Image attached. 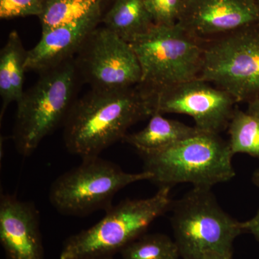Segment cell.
<instances>
[{"instance_id": "cell-13", "label": "cell", "mask_w": 259, "mask_h": 259, "mask_svg": "<svg viewBox=\"0 0 259 259\" xmlns=\"http://www.w3.org/2000/svg\"><path fill=\"white\" fill-rule=\"evenodd\" d=\"M102 18V7L80 20L42 33L36 46L28 51L27 71L42 72L74 59Z\"/></svg>"}, {"instance_id": "cell-16", "label": "cell", "mask_w": 259, "mask_h": 259, "mask_svg": "<svg viewBox=\"0 0 259 259\" xmlns=\"http://www.w3.org/2000/svg\"><path fill=\"white\" fill-rule=\"evenodd\" d=\"M102 21L105 28L128 42L155 25L145 0H115Z\"/></svg>"}, {"instance_id": "cell-27", "label": "cell", "mask_w": 259, "mask_h": 259, "mask_svg": "<svg viewBox=\"0 0 259 259\" xmlns=\"http://www.w3.org/2000/svg\"><path fill=\"white\" fill-rule=\"evenodd\" d=\"M255 3H256L257 7H258V9L259 11V0H255Z\"/></svg>"}, {"instance_id": "cell-2", "label": "cell", "mask_w": 259, "mask_h": 259, "mask_svg": "<svg viewBox=\"0 0 259 259\" xmlns=\"http://www.w3.org/2000/svg\"><path fill=\"white\" fill-rule=\"evenodd\" d=\"M39 74L36 82L17 102L13 140L24 157L30 156L42 140L64 125L81 80L74 59Z\"/></svg>"}, {"instance_id": "cell-4", "label": "cell", "mask_w": 259, "mask_h": 259, "mask_svg": "<svg viewBox=\"0 0 259 259\" xmlns=\"http://www.w3.org/2000/svg\"><path fill=\"white\" fill-rule=\"evenodd\" d=\"M169 187H161L146 199H125L112 205L91 228L65 242L60 259H94L112 257L144 234L148 227L171 207Z\"/></svg>"}, {"instance_id": "cell-25", "label": "cell", "mask_w": 259, "mask_h": 259, "mask_svg": "<svg viewBox=\"0 0 259 259\" xmlns=\"http://www.w3.org/2000/svg\"><path fill=\"white\" fill-rule=\"evenodd\" d=\"M252 182L259 188V168H257L252 175Z\"/></svg>"}, {"instance_id": "cell-1", "label": "cell", "mask_w": 259, "mask_h": 259, "mask_svg": "<svg viewBox=\"0 0 259 259\" xmlns=\"http://www.w3.org/2000/svg\"><path fill=\"white\" fill-rule=\"evenodd\" d=\"M153 115L147 93L141 87L94 90L76 99L64 123L66 149L81 158L99 156L123 140L127 130Z\"/></svg>"}, {"instance_id": "cell-5", "label": "cell", "mask_w": 259, "mask_h": 259, "mask_svg": "<svg viewBox=\"0 0 259 259\" xmlns=\"http://www.w3.org/2000/svg\"><path fill=\"white\" fill-rule=\"evenodd\" d=\"M142 72L139 86L156 91L198 78L203 63L204 42L178 23L153 25L129 42Z\"/></svg>"}, {"instance_id": "cell-24", "label": "cell", "mask_w": 259, "mask_h": 259, "mask_svg": "<svg viewBox=\"0 0 259 259\" xmlns=\"http://www.w3.org/2000/svg\"><path fill=\"white\" fill-rule=\"evenodd\" d=\"M248 106L247 112L259 118V98L248 102Z\"/></svg>"}, {"instance_id": "cell-17", "label": "cell", "mask_w": 259, "mask_h": 259, "mask_svg": "<svg viewBox=\"0 0 259 259\" xmlns=\"http://www.w3.org/2000/svg\"><path fill=\"white\" fill-rule=\"evenodd\" d=\"M105 0H46L39 16L42 33L51 29L72 23L103 7Z\"/></svg>"}, {"instance_id": "cell-3", "label": "cell", "mask_w": 259, "mask_h": 259, "mask_svg": "<svg viewBox=\"0 0 259 259\" xmlns=\"http://www.w3.org/2000/svg\"><path fill=\"white\" fill-rule=\"evenodd\" d=\"M144 171L161 187L190 183L194 187L212 188L236 175L229 144L219 134L200 132L168 147L141 153Z\"/></svg>"}, {"instance_id": "cell-18", "label": "cell", "mask_w": 259, "mask_h": 259, "mask_svg": "<svg viewBox=\"0 0 259 259\" xmlns=\"http://www.w3.org/2000/svg\"><path fill=\"white\" fill-rule=\"evenodd\" d=\"M230 148L233 156L245 153L259 158V118L236 108L228 125Z\"/></svg>"}, {"instance_id": "cell-11", "label": "cell", "mask_w": 259, "mask_h": 259, "mask_svg": "<svg viewBox=\"0 0 259 259\" xmlns=\"http://www.w3.org/2000/svg\"><path fill=\"white\" fill-rule=\"evenodd\" d=\"M258 22L255 0H185L177 23L204 42Z\"/></svg>"}, {"instance_id": "cell-10", "label": "cell", "mask_w": 259, "mask_h": 259, "mask_svg": "<svg viewBox=\"0 0 259 259\" xmlns=\"http://www.w3.org/2000/svg\"><path fill=\"white\" fill-rule=\"evenodd\" d=\"M144 90L151 102L153 115L190 116L195 127L207 134H219L226 130L236 110V102L229 94L200 78L156 91Z\"/></svg>"}, {"instance_id": "cell-6", "label": "cell", "mask_w": 259, "mask_h": 259, "mask_svg": "<svg viewBox=\"0 0 259 259\" xmlns=\"http://www.w3.org/2000/svg\"><path fill=\"white\" fill-rule=\"evenodd\" d=\"M175 241L183 259H201L209 251H233L244 232L242 223L225 212L211 188L194 187L172 205Z\"/></svg>"}, {"instance_id": "cell-8", "label": "cell", "mask_w": 259, "mask_h": 259, "mask_svg": "<svg viewBox=\"0 0 259 259\" xmlns=\"http://www.w3.org/2000/svg\"><path fill=\"white\" fill-rule=\"evenodd\" d=\"M198 78L238 102L259 98V22L204 42Z\"/></svg>"}, {"instance_id": "cell-26", "label": "cell", "mask_w": 259, "mask_h": 259, "mask_svg": "<svg viewBox=\"0 0 259 259\" xmlns=\"http://www.w3.org/2000/svg\"><path fill=\"white\" fill-rule=\"evenodd\" d=\"M94 259H112V257H104V258H98Z\"/></svg>"}, {"instance_id": "cell-23", "label": "cell", "mask_w": 259, "mask_h": 259, "mask_svg": "<svg viewBox=\"0 0 259 259\" xmlns=\"http://www.w3.org/2000/svg\"><path fill=\"white\" fill-rule=\"evenodd\" d=\"M201 259H233V251H209L204 253Z\"/></svg>"}, {"instance_id": "cell-7", "label": "cell", "mask_w": 259, "mask_h": 259, "mask_svg": "<svg viewBox=\"0 0 259 259\" xmlns=\"http://www.w3.org/2000/svg\"><path fill=\"white\" fill-rule=\"evenodd\" d=\"M151 174L129 173L99 156L83 158L51 186L50 203L61 214L83 217L112 207L115 194L131 184L150 180Z\"/></svg>"}, {"instance_id": "cell-19", "label": "cell", "mask_w": 259, "mask_h": 259, "mask_svg": "<svg viewBox=\"0 0 259 259\" xmlns=\"http://www.w3.org/2000/svg\"><path fill=\"white\" fill-rule=\"evenodd\" d=\"M122 259H178L175 240L161 233L143 234L120 250Z\"/></svg>"}, {"instance_id": "cell-20", "label": "cell", "mask_w": 259, "mask_h": 259, "mask_svg": "<svg viewBox=\"0 0 259 259\" xmlns=\"http://www.w3.org/2000/svg\"><path fill=\"white\" fill-rule=\"evenodd\" d=\"M185 0H145L155 25L178 23Z\"/></svg>"}, {"instance_id": "cell-14", "label": "cell", "mask_w": 259, "mask_h": 259, "mask_svg": "<svg viewBox=\"0 0 259 259\" xmlns=\"http://www.w3.org/2000/svg\"><path fill=\"white\" fill-rule=\"evenodd\" d=\"M28 51L16 30L10 32L4 47L0 51V117L3 119L12 102H18L24 93L23 84Z\"/></svg>"}, {"instance_id": "cell-12", "label": "cell", "mask_w": 259, "mask_h": 259, "mask_svg": "<svg viewBox=\"0 0 259 259\" xmlns=\"http://www.w3.org/2000/svg\"><path fill=\"white\" fill-rule=\"evenodd\" d=\"M0 242L8 259H44L40 214L35 204L1 194Z\"/></svg>"}, {"instance_id": "cell-15", "label": "cell", "mask_w": 259, "mask_h": 259, "mask_svg": "<svg viewBox=\"0 0 259 259\" xmlns=\"http://www.w3.org/2000/svg\"><path fill=\"white\" fill-rule=\"evenodd\" d=\"M151 117L144 128L126 135L123 139L139 153L163 149L201 132L195 126L191 127L180 121L166 118L162 114L154 113Z\"/></svg>"}, {"instance_id": "cell-9", "label": "cell", "mask_w": 259, "mask_h": 259, "mask_svg": "<svg viewBox=\"0 0 259 259\" xmlns=\"http://www.w3.org/2000/svg\"><path fill=\"white\" fill-rule=\"evenodd\" d=\"M81 79L94 90L139 86L142 72L131 44L105 26L90 34L74 58Z\"/></svg>"}, {"instance_id": "cell-21", "label": "cell", "mask_w": 259, "mask_h": 259, "mask_svg": "<svg viewBox=\"0 0 259 259\" xmlns=\"http://www.w3.org/2000/svg\"><path fill=\"white\" fill-rule=\"evenodd\" d=\"M46 0H0V18L39 17L42 14Z\"/></svg>"}, {"instance_id": "cell-22", "label": "cell", "mask_w": 259, "mask_h": 259, "mask_svg": "<svg viewBox=\"0 0 259 259\" xmlns=\"http://www.w3.org/2000/svg\"><path fill=\"white\" fill-rule=\"evenodd\" d=\"M242 227L244 232H248L253 235L259 242V209L258 212L251 219L242 223Z\"/></svg>"}]
</instances>
